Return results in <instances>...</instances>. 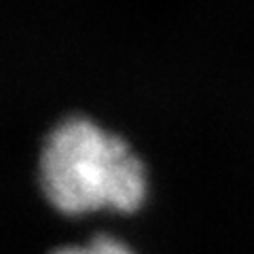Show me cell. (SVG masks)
<instances>
[{
    "label": "cell",
    "instance_id": "6da1fadb",
    "mask_svg": "<svg viewBox=\"0 0 254 254\" xmlns=\"http://www.w3.org/2000/svg\"><path fill=\"white\" fill-rule=\"evenodd\" d=\"M38 178L47 201L66 216L136 212L146 199V170L125 142L89 119L62 121L47 136Z\"/></svg>",
    "mask_w": 254,
    "mask_h": 254
},
{
    "label": "cell",
    "instance_id": "7a4b0ae2",
    "mask_svg": "<svg viewBox=\"0 0 254 254\" xmlns=\"http://www.w3.org/2000/svg\"><path fill=\"white\" fill-rule=\"evenodd\" d=\"M55 254H133L123 242L115 240L110 235H98L87 246H70V248H62Z\"/></svg>",
    "mask_w": 254,
    "mask_h": 254
}]
</instances>
